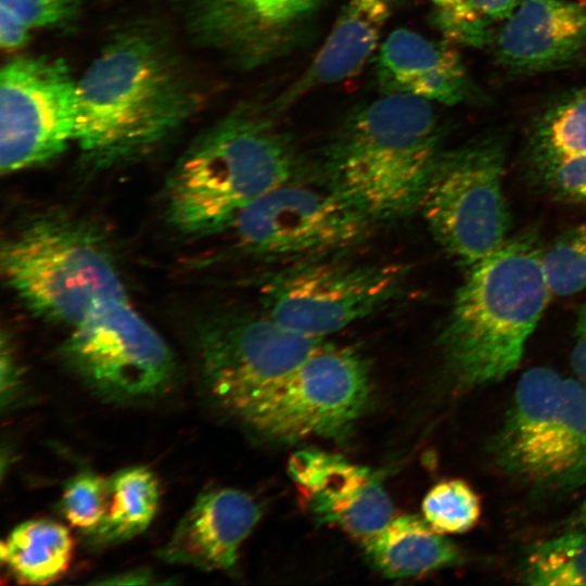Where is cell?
<instances>
[{
	"label": "cell",
	"mask_w": 586,
	"mask_h": 586,
	"mask_svg": "<svg viewBox=\"0 0 586 586\" xmlns=\"http://www.w3.org/2000/svg\"><path fill=\"white\" fill-rule=\"evenodd\" d=\"M399 265L298 260L260 286L264 310L297 333L323 339L387 305L404 285Z\"/></svg>",
	"instance_id": "11"
},
{
	"label": "cell",
	"mask_w": 586,
	"mask_h": 586,
	"mask_svg": "<svg viewBox=\"0 0 586 586\" xmlns=\"http://www.w3.org/2000/svg\"><path fill=\"white\" fill-rule=\"evenodd\" d=\"M586 154V87L553 101L530 131L531 164Z\"/></svg>",
	"instance_id": "23"
},
{
	"label": "cell",
	"mask_w": 586,
	"mask_h": 586,
	"mask_svg": "<svg viewBox=\"0 0 586 586\" xmlns=\"http://www.w3.org/2000/svg\"><path fill=\"white\" fill-rule=\"evenodd\" d=\"M77 80L50 56L22 55L0 72V168L13 174L38 166L75 142Z\"/></svg>",
	"instance_id": "13"
},
{
	"label": "cell",
	"mask_w": 586,
	"mask_h": 586,
	"mask_svg": "<svg viewBox=\"0 0 586 586\" xmlns=\"http://www.w3.org/2000/svg\"><path fill=\"white\" fill-rule=\"evenodd\" d=\"M505 155V143L495 135L441 151L423 189L418 211L440 245L464 266L507 240Z\"/></svg>",
	"instance_id": "7"
},
{
	"label": "cell",
	"mask_w": 586,
	"mask_h": 586,
	"mask_svg": "<svg viewBox=\"0 0 586 586\" xmlns=\"http://www.w3.org/2000/svg\"><path fill=\"white\" fill-rule=\"evenodd\" d=\"M270 109L242 104L184 150L168 176L165 215L186 235L228 230L267 191L296 177L292 143Z\"/></svg>",
	"instance_id": "3"
},
{
	"label": "cell",
	"mask_w": 586,
	"mask_h": 586,
	"mask_svg": "<svg viewBox=\"0 0 586 586\" xmlns=\"http://www.w3.org/2000/svg\"><path fill=\"white\" fill-rule=\"evenodd\" d=\"M288 471L313 517L360 540L394 515L392 500L378 475L340 455L300 450L290 458Z\"/></svg>",
	"instance_id": "15"
},
{
	"label": "cell",
	"mask_w": 586,
	"mask_h": 586,
	"mask_svg": "<svg viewBox=\"0 0 586 586\" xmlns=\"http://www.w3.org/2000/svg\"><path fill=\"white\" fill-rule=\"evenodd\" d=\"M75 143L93 168L139 161L171 140L201 94L165 30L139 23L113 35L77 80Z\"/></svg>",
	"instance_id": "1"
},
{
	"label": "cell",
	"mask_w": 586,
	"mask_h": 586,
	"mask_svg": "<svg viewBox=\"0 0 586 586\" xmlns=\"http://www.w3.org/2000/svg\"><path fill=\"white\" fill-rule=\"evenodd\" d=\"M73 538L62 524L34 519L16 525L1 543V561L10 574L25 584H48L68 569Z\"/></svg>",
	"instance_id": "21"
},
{
	"label": "cell",
	"mask_w": 586,
	"mask_h": 586,
	"mask_svg": "<svg viewBox=\"0 0 586 586\" xmlns=\"http://www.w3.org/2000/svg\"><path fill=\"white\" fill-rule=\"evenodd\" d=\"M431 1L437 9L434 22L447 38L472 47H483L491 40L489 21L469 0Z\"/></svg>",
	"instance_id": "30"
},
{
	"label": "cell",
	"mask_w": 586,
	"mask_h": 586,
	"mask_svg": "<svg viewBox=\"0 0 586 586\" xmlns=\"http://www.w3.org/2000/svg\"><path fill=\"white\" fill-rule=\"evenodd\" d=\"M326 343L292 331L262 313L215 317L200 330V373L209 400L239 418L268 388Z\"/></svg>",
	"instance_id": "10"
},
{
	"label": "cell",
	"mask_w": 586,
	"mask_h": 586,
	"mask_svg": "<svg viewBox=\"0 0 586 586\" xmlns=\"http://www.w3.org/2000/svg\"><path fill=\"white\" fill-rule=\"evenodd\" d=\"M440 133L430 100L387 93L359 109L326 153V182L372 222L419 207Z\"/></svg>",
	"instance_id": "4"
},
{
	"label": "cell",
	"mask_w": 586,
	"mask_h": 586,
	"mask_svg": "<svg viewBox=\"0 0 586 586\" xmlns=\"http://www.w3.org/2000/svg\"><path fill=\"white\" fill-rule=\"evenodd\" d=\"M87 0H0V44L12 51L36 31L61 26L80 12Z\"/></svg>",
	"instance_id": "25"
},
{
	"label": "cell",
	"mask_w": 586,
	"mask_h": 586,
	"mask_svg": "<svg viewBox=\"0 0 586 586\" xmlns=\"http://www.w3.org/2000/svg\"><path fill=\"white\" fill-rule=\"evenodd\" d=\"M260 518L259 504L246 492L229 487L206 491L180 519L157 555L171 564L229 570Z\"/></svg>",
	"instance_id": "17"
},
{
	"label": "cell",
	"mask_w": 586,
	"mask_h": 586,
	"mask_svg": "<svg viewBox=\"0 0 586 586\" xmlns=\"http://www.w3.org/2000/svg\"><path fill=\"white\" fill-rule=\"evenodd\" d=\"M110 505L101 523L88 534L90 542L105 547L128 540L152 522L160 502V484L145 467H129L110 479Z\"/></svg>",
	"instance_id": "22"
},
{
	"label": "cell",
	"mask_w": 586,
	"mask_h": 586,
	"mask_svg": "<svg viewBox=\"0 0 586 586\" xmlns=\"http://www.w3.org/2000/svg\"><path fill=\"white\" fill-rule=\"evenodd\" d=\"M21 385V373L9 337L1 340V404L2 408L10 407L17 398Z\"/></svg>",
	"instance_id": "31"
},
{
	"label": "cell",
	"mask_w": 586,
	"mask_h": 586,
	"mask_svg": "<svg viewBox=\"0 0 586 586\" xmlns=\"http://www.w3.org/2000/svg\"><path fill=\"white\" fill-rule=\"evenodd\" d=\"M62 355L95 396L113 404L155 399L176 375L169 346L127 298L99 304L71 328Z\"/></svg>",
	"instance_id": "8"
},
{
	"label": "cell",
	"mask_w": 586,
	"mask_h": 586,
	"mask_svg": "<svg viewBox=\"0 0 586 586\" xmlns=\"http://www.w3.org/2000/svg\"><path fill=\"white\" fill-rule=\"evenodd\" d=\"M495 39V56L519 74L555 71L586 53V10L570 0H522Z\"/></svg>",
	"instance_id": "16"
},
{
	"label": "cell",
	"mask_w": 586,
	"mask_h": 586,
	"mask_svg": "<svg viewBox=\"0 0 586 586\" xmlns=\"http://www.w3.org/2000/svg\"><path fill=\"white\" fill-rule=\"evenodd\" d=\"M538 184L556 199L586 204V154L532 163Z\"/></svg>",
	"instance_id": "29"
},
{
	"label": "cell",
	"mask_w": 586,
	"mask_h": 586,
	"mask_svg": "<svg viewBox=\"0 0 586 586\" xmlns=\"http://www.w3.org/2000/svg\"><path fill=\"white\" fill-rule=\"evenodd\" d=\"M423 519L441 534H460L480 519L481 502L473 488L461 480L442 481L422 501Z\"/></svg>",
	"instance_id": "26"
},
{
	"label": "cell",
	"mask_w": 586,
	"mask_h": 586,
	"mask_svg": "<svg viewBox=\"0 0 586 586\" xmlns=\"http://www.w3.org/2000/svg\"><path fill=\"white\" fill-rule=\"evenodd\" d=\"M495 464L538 496L586 485V388L551 368L525 371L489 444Z\"/></svg>",
	"instance_id": "6"
},
{
	"label": "cell",
	"mask_w": 586,
	"mask_h": 586,
	"mask_svg": "<svg viewBox=\"0 0 586 586\" xmlns=\"http://www.w3.org/2000/svg\"><path fill=\"white\" fill-rule=\"evenodd\" d=\"M397 1L349 0L309 67L273 101L271 111L276 114L309 90L358 73L375 49Z\"/></svg>",
	"instance_id": "19"
},
{
	"label": "cell",
	"mask_w": 586,
	"mask_h": 586,
	"mask_svg": "<svg viewBox=\"0 0 586 586\" xmlns=\"http://www.w3.org/2000/svg\"><path fill=\"white\" fill-rule=\"evenodd\" d=\"M0 259L5 283L24 306L69 329L99 304L127 298L104 238L69 217L26 221L2 242Z\"/></svg>",
	"instance_id": "5"
},
{
	"label": "cell",
	"mask_w": 586,
	"mask_h": 586,
	"mask_svg": "<svg viewBox=\"0 0 586 586\" xmlns=\"http://www.w3.org/2000/svg\"><path fill=\"white\" fill-rule=\"evenodd\" d=\"M473 9L488 21H506L522 0H469Z\"/></svg>",
	"instance_id": "33"
},
{
	"label": "cell",
	"mask_w": 586,
	"mask_h": 586,
	"mask_svg": "<svg viewBox=\"0 0 586 586\" xmlns=\"http://www.w3.org/2000/svg\"><path fill=\"white\" fill-rule=\"evenodd\" d=\"M571 364L576 379L586 388V304L577 311Z\"/></svg>",
	"instance_id": "32"
},
{
	"label": "cell",
	"mask_w": 586,
	"mask_h": 586,
	"mask_svg": "<svg viewBox=\"0 0 586 586\" xmlns=\"http://www.w3.org/2000/svg\"><path fill=\"white\" fill-rule=\"evenodd\" d=\"M571 528H578L586 531V498L577 508L570 522Z\"/></svg>",
	"instance_id": "35"
},
{
	"label": "cell",
	"mask_w": 586,
	"mask_h": 586,
	"mask_svg": "<svg viewBox=\"0 0 586 586\" xmlns=\"http://www.w3.org/2000/svg\"><path fill=\"white\" fill-rule=\"evenodd\" d=\"M373 224L327 182L294 177L246 206L228 230L249 253L298 262L357 245Z\"/></svg>",
	"instance_id": "12"
},
{
	"label": "cell",
	"mask_w": 586,
	"mask_h": 586,
	"mask_svg": "<svg viewBox=\"0 0 586 586\" xmlns=\"http://www.w3.org/2000/svg\"><path fill=\"white\" fill-rule=\"evenodd\" d=\"M542 268L551 294L568 296L586 289V226L562 232L542 251Z\"/></svg>",
	"instance_id": "27"
},
{
	"label": "cell",
	"mask_w": 586,
	"mask_h": 586,
	"mask_svg": "<svg viewBox=\"0 0 586 586\" xmlns=\"http://www.w3.org/2000/svg\"><path fill=\"white\" fill-rule=\"evenodd\" d=\"M375 74L384 94L406 93L454 105L469 91L464 67L454 49L405 28L395 29L382 43Z\"/></svg>",
	"instance_id": "18"
},
{
	"label": "cell",
	"mask_w": 586,
	"mask_h": 586,
	"mask_svg": "<svg viewBox=\"0 0 586 586\" xmlns=\"http://www.w3.org/2000/svg\"><path fill=\"white\" fill-rule=\"evenodd\" d=\"M520 577L533 586H586V531L571 528L533 546Z\"/></svg>",
	"instance_id": "24"
},
{
	"label": "cell",
	"mask_w": 586,
	"mask_h": 586,
	"mask_svg": "<svg viewBox=\"0 0 586 586\" xmlns=\"http://www.w3.org/2000/svg\"><path fill=\"white\" fill-rule=\"evenodd\" d=\"M371 564L388 577H411L453 566L462 560L459 548L416 515L393 517L360 540Z\"/></svg>",
	"instance_id": "20"
},
{
	"label": "cell",
	"mask_w": 586,
	"mask_h": 586,
	"mask_svg": "<svg viewBox=\"0 0 586 586\" xmlns=\"http://www.w3.org/2000/svg\"><path fill=\"white\" fill-rule=\"evenodd\" d=\"M109 505V479L91 471L73 476L66 483L61 499L65 519L86 533L101 523Z\"/></svg>",
	"instance_id": "28"
},
{
	"label": "cell",
	"mask_w": 586,
	"mask_h": 586,
	"mask_svg": "<svg viewBox=\"0 0 586 586\" xmlns=\"http://www.w3.org/2000/svg\"><path fill=\"white\" fill-rule=\"evenodd\" d=\"M118 581H115L114 583H117V584H120V583H130V584H133V583H139V584H144V583H149V578H151L150 574L148 572H142V571H139V572H130L128 574H125V575H119L117 577Z\"/></svg>",
	"instance_id": "34"
},
{
	"label": "cell",
	"mask_w": 586,
	"mask_h": 586,
	"mask_svg": "<svg viewBox=\"0 0 586 586\" xmlns=\"http://www.w3.org/2000/svg\"><path fill=\"white\" fill-rule=\"evenodd\" d=\"M542 251L531 237H517L469 267L440 335L458 391L499 382L519 367L551 294Z\"/></svg>",
	"instance_id": "2"
},
{
	"label": "cell",
	"mask_w": 586,
	"mask_h": 586,
	"mask_svg": "<svg viewBox=\"0 0 586 586\" xmlns=\"http://www.w3.org/2000/svg\"><path fill=\"white\" fill-rule=\"evenodd\" d=\"M369 394L364 358L326 344L260 395L239 421L280 442L340 438L364 412Z\"/></svg>",
	"instance_id": "9"
},
{
	"label": "cell",
	"mask_w": 586,
	"mask_h": 586,
	"mask_svg": "<svg viewBox=\"0 0 586 586\" xmlns=\"http://www.w3.org/2000/svg\"><path fill=\"white\" fill-rule=\"evenodd\" d=\"M327 0H184L191 37L243 68L289 53Z\"/></svg>",
	"instance_id": "14"
}]
</instances>
